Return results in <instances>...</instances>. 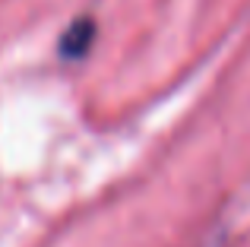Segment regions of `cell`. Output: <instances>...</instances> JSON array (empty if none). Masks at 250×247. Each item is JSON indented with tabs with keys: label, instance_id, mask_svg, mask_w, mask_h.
<instances>
[{
	"label": "cell",
	"instance_id": "1",
	"mask_svg": "<svg viewBox=\"0 0 250 247\" xmlns=\"http://www.w3.org/2000/svg\"><path fill=\"white\" fill-rule=\"evenodd\" d=\"M92 35H95V29H92V22H76L73 29L63 35V41H61V51H63V57H80L85 48H89V41H92Z\"/></svg>",
	"mask_w": 250,
	"mask_h": 247
}]
</instances>
